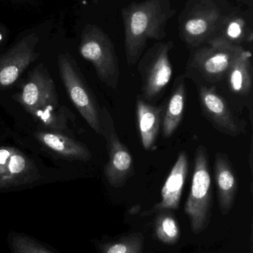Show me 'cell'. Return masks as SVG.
<instances>
[{
	"label": "cell",
	"mask_w": 253,
	"mask_h": 253,
	"mask_svg": "<svg viewBox=\"0 0 253 253\" xmlns=\"http://www.w3.org/2000/svg\"><path fill=\"white\" fill-rule=\"evenodd\" d=\"M247 1H253V0H247Z\"/></svg>",
	"instance_id": "24"
},
{
	"label": "cell",
	"mask_w": 253,
	"mask_h": 253,
	"mask_svg": "<svg viewBox=\"0 0 253 253\" xmlns=\"http://www.w3.org/2000/svg\"><path fill=\"white\" fill-rule=\"evenodd\" d=\"M245 49L219 42H210L194 49L185 75L198 86H211L224 80L227 71Z\"/></svg>",
	"instance_id": "4"
},
{
	"label": "cell",
	"mask_w": 253,
	"mask_h": 253,
	"mask_svg": "<svg viewBox=\"0 0 253 253\" xmlns=\"http://www.w3.org/2000/svg\"><path fill=\"white\" fill-rule=\"evenodd\" d=\"M173 47L172 40L156 42L138 60L141 96L147 102L156 100L170 82L172 66L169 53Z\"/></svg>",
	"instance_id": "8"
},
{
	"label": "cell",
	"mask_w": 253,
	"mask_h": 253,
	"mask_svg": "<svg viewBox=\"0 0 253 253\" xmlns=\"http://www.w3.org/2000/svg\"><path fill=\"white\" fill-rule=\"evenodd\" d=\"M214 174L220 211L222 215H227L234 206L239 184L236 171L225 153L215 154Z\"/></svg>",
	"instance_id": "15"
},
{
	"label": "cell",
	"mask_w": 253,
	"mask_h": 253,
	"mask_svg": "<svg viewBox=\"0 0 253 253\" xmlns=\"http://www.w3.org/2000/svg\"><path fill=\"white\" fill-rule=\"evenodd\" d=\"M144 236L141 233H133L101 247L102 253H143Z\"/></svg>",
	"instance_id": "21"
},
{
	"label": "cell",
	"mask_w": 253,
	"mask_h": 253,
	"mask_svg": "<svg viewBox=\"0 0 253 253\" xmlns=\"http://www.w3.org/2000/svg\"><path fill=\"white\" fill-rule=\"evenodd\" d=\"M39 41L37 34H29L0 56V89L13 85L39 57L40 53L36 51Z\"/></svg>",
	"instance_id": "11"
},
{
	"label": "cell",
	"mask_w": 253,
	"mask_h": 253,
	"mask_svg": "<svg viewBox=\"0 0 253 253\" xmlns=\"http://www.w3.org/2000/svg\"><path fill=\"white\" fill-rule=\"evenodd\" d=\"M34 135L43 146L62 157L83 162L92 159V154L86 145L62 132L40 131Z\"/></svg>",
	"instance_id": "17"
},
{
	"label": "cell",
	"mask_w": 253,
	"mask_h": 253,
	"mask_svg": "<svg viewBox=\"0 0 253 253\" xmlns=\"http://www.w3.org/2000/svg\"><path fill=\"white\" fill-rule=\"evenodd\" d=\"M253 41L252 10L235 8L226 16L210 42L242 46Z\"/></svg>",
	"instance_id": "14"
},
{
	"label": "cell",
	"mask_w": 253,
	"mask_h": 253,
	"mask_svg": "<svg viewBox=\"0 0 253 253\" xmlns=\"http://www.w3.org/2000/svg\"><path fill=\"white\" fill-rule=\"evenodd\" d=\"M175 11L169 0L133 1L122 9L128 64L138 62L149 40L161 41L166 37V25Z\"/></svg>",
	"instance_id": "1"
},
{
	"label": "cell",
	"mask_w": 253,
	"mask_h": 253,
	"mask_svg": "<svg viewBox=\"0 0 253 253\" xmlns=\"http://www.w3.org/2000/svg\"><path fill=\"white\" fill-rule=\"evenodd\" d=\"M165 105L154 106L142 96L137 98V118L141 143L146 150L154 145L163 121Z\"/></svg>",
	"instance_id": "16"
},
{
	"label": "cell",
	"mask_w": 253,
	"mask_h": 253,
	"mask_svg": "<svg viewBox=\"0 0 253 253\" xmlns=\"http://www.w3.org/2000/svg\"><path fill=\"white\" fill-rule=\"evenodd\" d=\"M199 103L205 118L221 133L239 136L246 131L247 123L239 117L215 87L198 86Z\"/></svg>",
	"instance_id": "10"
},
{
	"label": "cell",
	"mask_w": 253,
	"mask_h": 253,
	"mask_svg": "<svg viewBox=\"0 0 253 253\" xmlns=\"http://www.w3.org/2000/svg\"><path fill=\"white\" fill-rule=\"evenodd\" d=\"M252 53L244 50L227 71L225 81L230 94L238 97H248L252 93L253 82Z\"/></svg>",
	"instance_id": "18"
},
{
	"label": "cell",
	"mask_w": 253,
	"mask_h": 253,
	"mask_svg": "<svg viewBox=\"0 0 253 253\" xmlns=\"http://www.w3.org/2000/svg\"><path fill=\"white\" fill-rule=\"evenodd\" d=\"M154 228L157 239L163 244L173 245L181 236V230L175 218L168 211L157 212Z\"/></svg>",
	"instance_id": "20"
},
{
	"label": "cell",
	"mask_w": 253,
	"mask_h": 253,
	"mask_svg": "<svg viewBox=\"0 0 253 253\" xmlns=\"http://www.w3.org/2000/svg\"><path fill=\"white\" fill-rule=\"evenodd\" d=\"M58 68L71 102L88 125L101 135V108L83 79L76 61L69 55L61 53L58 56Z\"/></svg>",
	"instance_id": "7"
},
{
	"label": "cell",
	"mask_w": 253,
	"mask_h": 253,
	"mask_svg": "<svg viewBox=\"0 0 253 253\" xmlns=\"http://www.w3.org/2000/svg\"><path fill=\"white\" fill-rule=\"evenodd\" d=\"M187 101V87L185 76L180 75L174 82L172 93L167 104L165 105L162 128L166 138L172 136L178 129L184 117Z\"/></svg>",
	"instance_id": "19"
},
{
	"label": "cell",
	"mask_w": 253,
	"mask_h": 253,
	"mask_svg": "<svg viewBox=\"0 0 253 253\" xmlns=\"http://www.w3.org/2000/svg\"><path fill=\"white\" fill-rule=\"evenodd\" d=\"M80 55L93 65L98 78L112 89L117 88L120 67L115 47L111 39L99 27L88 24L83 28Z\"/></svg>",
	"instance_id": "6"
},
{
	"label": "cell",
	"mask_w": 253,
	"mask_h": 253,
	"mask_svg": "<svg viewBox=\"0 0 253 253\" xmlns=\"http://www.w3.org/2000/svg\"><path fill=\"white\" fill-rule=\"evenodd\" d=\"M212 206V184L207 150L199 145L195 153L194 171L190 195L184 212L190 219L191 230L196 235L206 230L210 223Z\"/></svg>",
	"instance_id": "5"
},
{
	"label": "cell",
	"mask_w": 253,
	"mask_h": 253,
	"mask_svg": "<svg viewBox=\"0 0 253 253\" xmlns=\"http://www.w3.org/2000/svg\"><path fill=\"white\" fill-rule=\"evenodd\" d=\"M13 253H52L27 236L16 235L12 238Z\"/></svg>",
	"instance_id": "22"
},
{
	"label": "cell",
	"mask_w": 253,
	"mask_h": 253,
	"mask_svg": "<svg viewBox=\"0 0 253 253\" xmlns=\"http://www.w3.org/2000/svg\"><path fill=\"white\" fill-rule=\"evenodd\" d=\"M40 178L35 164L22 151L0 147V189L31 184Z\"/></svg>",
	"instance_id": "12"
},
{
	"label": "cell",
	"mask_w": 253,
	"mask_h": 253,
	"mask_svg": "<svg viewBox=\"0 0 253 253\" xmlns=\"http://www.w3.org/2000/svg\"><path fill=\"white\" fill-rule=\"evenodd\" d=\"M235 8L227 0H188L178 17L180 39L192 50L206 44Z\"/></svg>",
	"instance_id": "3"
},
{
	"label": "cell",
	"mask_w": 253,
	"mask_h": 253,
	"mask_svg": "<svg viewBox=\"0 0 253 253\" xmlns=\"http://www.w3.org/2000/svg\"><path fill=\"white\" fill-rule=\"evenodd\" d=\"M101 125L108 154L104 175L110 186L120 188L133 175V159L128 147L120 141L112 117L105 107L101 108Z\"/></svg>",
	"instance_id": "9"
},
{
	"label": "cell",
	"mask_w": 253,
	"mask_h": 253,
	"mask_svg": "<svg viewBox=\"0 0 253 253\" xmlns=\"http://www.w3.org/2000/svg\"><path fill=\"white\" fill-rule=\"evenodd\" d=\"M1 38H2V36H1V34H0V40H1Z\"/></svg>",
	"instance_id": "23"
},
{
	"label": "cell",
	"mask_w": 253,
	"mask_h": 253,
	"mask_svg": "<svg viewBox=\"0 0 253 253\" xmlns=\"http://www.w3.org/2000/svg\"><path fill=\"white\" fill-rule=\"evenodd\" d=\"M188 172V156L185 151H181L162 188L161 200L141 215L147 216L160 211L178 210Z\"/></svg>",
	"instance_id": "13"
},
{
	"label": "cell",
	"mask_w": 253,
	"mask_h": 253,
	"mask_svg": "<svg viewBox=\"0 0 253 253\" xmlns=\"http://www.w3.org/2000/svg\"><path fill=\"white\" fill-rule=\"evenodd\" d=\"M16 98L43 126L54 132L66 131L73 114L59 103L54 82L43 64L30 73Z\"/></svg>",
	"instance_id": "2"
}]
</instances>
